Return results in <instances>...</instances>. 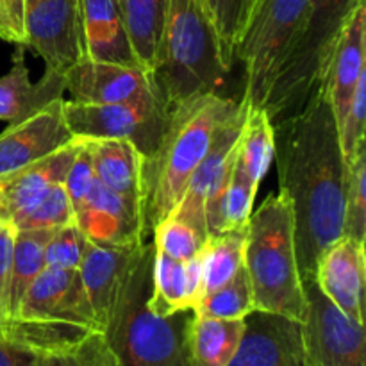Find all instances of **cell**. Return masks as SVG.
<instances>
[{
    "label": "cell",
    "instance_id": "cell-13",
    "mask_svg": "<svg viewBox=\"0 0 366 366\" xmlns=\"http://www.w3.org/2000/svg\"><path fill=\"white\" fill-rule=\"evenodd\" d=\"M234 357L227 366H313L304 343L302 322L250 311Z\"/></svg>",
    "mask_w": 366,
    "mask_h": 366
},
{
    "label": "cell",
    "instance_id": "cell-24",
    "mask_svg": "<svg viewBox=\"0 0 366 366\" xmlns=\"http://www.w3.org/2000/svg\"><path fill=\"white\" fill-rule=\"evenodd\" d=\"M92 157L97 181L127 199L142 204L143 156L127 139H81Z\"/></svg>",
    "mask_w": 366,
    "mask_h": 366
},
{
    "label": "cell",
    "instance_id": "cell-38",
    "mask_svg": "<svg viewBox=\"0 0 366 366\" xmlns=\"http://www.w3.org/2000/svg\"><path fill=\"white\" fill-rule=\"evenodd\" d=\"M95 184H97V175H95V170H93L92 157H89L84 143L79 139L77 152H75L74 161H71L70 168H68L66 175H64L63 179V186L64 189H66L68 197H70L71 207H74V214L75 211L84 204V200L88 199V195L92 193L93 186Z\"/></svg>",
    "mask_w": 366,
    "mask_h": 366
},
{
    "label": "cell",
    "instance_id": "cell-36",
    "mask_svg": "<svg viewBox=\"0 0 366 366\" xmlns=\"http://www.w3.org/2000/svg\"><path fill=\"white\" fill-rule=\"evenodd\" d=\"M365 114H366V71L360 77L349 107L338 125L340 145H342L343 161L350 163L357 150L365 145Z\"/></svg>",
    "mask_w": 366,
    "mask_h": 366
},
{
    "label": "cell",
    "instance_id": "cell-33",
    "mask_svg": "<svg viewBox=\"0 0 366 366\" xmlns=\"http://www.w3.org/2000/svg\"><path fill=\"white\" fill-rule=\"evenodd\" d=\"M342 236L360 243L366 242V145L357 150L350 163H347Z\"/></svg>",
    "mask_w": 366,
    "mask_h": 366
},
{
    "label": "cell",
    "instance_id": "cell-17",
    "mask_svg": "<svg viewBox=\"0 0 366 366\" xmlns=\"http://www.w3.org/2000/svg\"><path fill=\"white\" fill-rule=\"evenodd\" d=\"M315 282L349 318L365 325V243L342 236L318 257Z\"/></svg>",
    "mask_w": 366,
    "mask_h": 366
},
{
    "label": "cell",
    "instance_id": "cell-7",
    "mask_svg": "<svg viewBox=\"0 0 366 366\" xmlns=\"http://www.w3.org/2000/svg\"><path fill=\"white\" fill-rule=\"evenodd\" d=\"M307 0H257L236 46L250 107H263L306 18Z\"/></svg>",
    "mask_w": 366,
    "mask_h": 366
},
{
    "label": "cell",
    "instance_id": "cell-21",
    "mask_svg": "<svg viewBox=\"0 0 366 366\" xmlns=\"http://www.w3.org/2000/svg\"><path fill=\"white\" fill-rule=\"evenodd\" d=\"M77 147L79 139L75 138L70 145L63 147L57 152L14 174L0 177V222L11 224L21 211L45 195L52 186L63 182L77 152Z\"/></svg>",
    "mask_w": 366,
    "mask_h": 366
},
{
    "label": "cell",
    "instance_id": "cell-18",
    "mask_svg": "<svg viewBox=\"0 0 366 366\" xmlns=\"http://www.w3.org/2000/svg\"><path fill=\"white\" fill-rule=\"evenodd\" d=\"M75 225L93 243L129 245L145 242L142 204L111 192L99 181L75 211Z\"/></svg>",
    "mask_w": 366,
    "mask_h": 366
},
{
    "label": "cell",
    "instance_id": "cell-12",
    "mask_svg": "<svg viewBox=\"0 0 366 366\" xmlns=\"http://www.w3.org/2000/svg\"><path fill=\"white\" fill-rule=\"evenodd\" d=\"M64 81L68 100L79 104H118L163 97L154 75L145 68L102 63L88 56L64 74Z\"/></svg>",
    "mask_w": 366,
    "mask_h": 366
},
{
    "label": "cell",
    "instance_id": "cell-26",
    "mask_svg": "<svg viewBox=\"0 0 366 366\" xmlns=\"http://www.w3.org/2000/svg\"><path fill=\"white\" fill-rule=\"evenodd\" d=\"M245 331V320H224L195 315L189 325L188 354L192 366H227Z\"/></svg>",
    "mask_w": 366,
    "mask_h": 366
},
{
    "label": "cell",
    "instance_id": "cell-15",
    "mask_svg": "<svg viewBox=\"0 0 366 366\" xmlns=\"http://www.w3.org/2000/svg\"><path fill=\"white\" fill-rule=\"evenodd\" d=\"M64 99L11 124L0 134V177L14 174L74 142L63 113Z\"/></svg>",
    "mask_w": 366,
    "mask_h": 366
},
{
    "label": "cell",
    "instance_id": "cell-19",
    "mask_svg": "<svg viewBox=\"0 0 366 366\" xmlns=\"http://www.w3.org/2000/svg\"><path fill=\"white\" fill-rule=\"evenodd\" d=\"M366 71V0L352 11L340 36L322 84L340 125L360 77Z\"/></svg>",
    "mask_w": 366,
    "mask_h": 366
},
{
    "label": "cell",
    "instance_id": "cell-10",
    "mask_svg": "<svg viewBox=\"0 0 366 366\" xmlns=\"http://www.w3.org/2000/svg\"><path fill=\"white\" fill-rule=\"evenodd\" d=\"M24 45L31 46L46 68L59 74H66L84 59L88 54L77 0L25 4Z\"/></svg>",
    "mask_w": 366,
    "mask_h": 366
},
{
    "label": "cell",
    "instance_id": "cell-41",
    "mask_svg": "<svg viewBox=\"0 0 366 366\" xmlns=\"http://www.w3.org/2000/svg\"><path fill=\"white\" fill-rule=\"evenodd\" d=\"M4 13H6L7 25L13 34V43L24 45V16H25V0H2Z\"/></svg>",
    "mask_w": 366,
    "mask_h": 366
},
{
    "label": "cell",
    "instance_id": "cell-39",
    "mask_svg": "<svg viewBox=\"0 0 366 366\" xmlns=\"http://www.w3.org/2000/svg\"><path fill=\"white\" fill-rule=\"evenodd\" d=\"M45 354L0 329V366H39Z\"/></svg>",
    "mask_w": 366,
    "mask_h": 366
},
{
    "label": "cell",
    "instance_id": "cell-2",
    "mask_svg": "<svg viewBox=\"0 0 366 366\" xmlns=\"http://www.w3.org/2000/svg\"><path fill=\"white\" fill-rule=\"evenodd\" d=\"M236 106V100L213 92L170 107L161 139L142 163L143 238H152L154 229L170 217L214 132Z\"/></svg>",
    "mask_w": 366,
    "mask_h": 366
},
{
    "label": "cell",
    "instance_id": "cell-32",
    "mask_svg": "<svg viewBox=\"0 0 366 366\" xmlns=\"http://www.w3.org/2000/svg\"><path fill=\"white\" fill-rule=\"evenodd\" d=\"M75 214L70 197L63 182L52 186L45 195L21 211L11 225L18 231H54L63 225L74 224Z\"/></svg>",
    "mask_w": 366,
    "mask_h": 366
},
{
    "label": "cell",
    "instance_id": "cell-40",
    "mask_svg": "<svg viewBox=\"0 0 366 366\" xmlns=\"http://www.w3.org/2000/svg\"><path fill=\"white\" fill-rule=\"evenodd\" d=\"M13 239H14L13 225L2 224V227H0V318L6 317V295H7V285H9Z\"/></svg>",
    "mask_w": 366,
    "mask_h": 366
},
{
    "label": "cell",
    "instance_id": "cell-27",
    "mask_svg": "<svg viewBox=\"0 0 366 366\" xmlns=\"http://www.w3.org/2000/svg\"><path fill=\"white\" fill-rule=\"evenodd\" d=\"M52 231L14 229L9 285L6 295V317H16L29 286L45 270V245Z\"/></svg>",
    "mask_w": 366,
    "mask_h": 366
},
{
    "label": "cell",
    "instance_id": "cell-44",
    "mask_svg": "<svg viewBox=\"0 0 366 366\" xmlns=\"http://www.w3.org/2000/svg\"><path fill=\"white\" fill-rule=\"evenodd\" d=\"M0 227H2V222H0Z\"/></svg>",
    "mask_w": 366,
    "mask_h": 366
},
{
    "label": "cell",
    "instance_id": "cell-4",
    "mask_svg": "<svg viewBox=\"0 0 366 366\" xmlns=\"http://www.w3.org/2000/svg\"><path fill=\"white\" fill-rule=\"evenodd\" d=\"M243 267L254 310L302 322L306 293L299 272L292 206L282 192L270 193L247 224Z\"/></svg>",
    "mask_w": 366,
    "mask_h": 366
},
{
    "label": "cell",
    "instance_id": "cell-25",
    "mask_svg": "<svg viewBox=\"0 0 366 366\" xmlns=\"http://www.w3.org/2000/svg\"><path fill=\"white\" fill-rule=\"evenodd\" d=\"M125 31L139 64L156 74L163 46L168 0H118Z\"/></svg>",
    "mask_w": 366,
    "mask_h": 366
},
{
    "label": "cell",
    "instance_id": "cell-43",
    "mask_svg": "<svg viewBox=\"0 0 366 366\" xmlns=\"http://www.w3.org/2000/svg\"><path fill=\"white\" fill-rule=\"evenodd\" d=\"M29 2H34V0H25V4H29Z\"/></svg>",
    "mask_w": 366,
    "mask_h": 366
},
{
    "label": "cell",
    "instance_id": "cell-37",
    "mask_svg": "<svg viewBox=\"0 0 366 366\" xmlns=\"http://www.w3.org/2000/svg\"><path fill=\"white\" fill-rule=\"evenodd\" d=\"M86 245H88V238L82 234L75 222L54 229L45 245L46 267L77 270L84 256Z\"/></svg>",
    "mask_w": 366,
    "mask_h": 366
},
{
    "label": "cell",
    "instance_id": "cell-8",
    "mask_svg": "<svg viewBox=\"0 0 366 366\" xmlns=\"http://www.w3.org/2000/svg\"><path fill=\"white\" fill-rule=\"evenodd\" d=\"M63 113L74 138L127 139L145 157L161 139L170 109L163 97L118 104H79L64 99Z\"/></svg>",
    "mask_w": 366,
    "mask_h": 366
},
{
    "label": "cell",
    "instance_id": "cell-35",
    "mask_svg": "<svg viewBox=\"0 0 366 366\" xmlns=\"http://www.w3.org/2000/svg\"><path fill=\"white\" fill-rule=\"evenodd\" d=\"M39 366H118L117 357L100 331H92L81 342L43 356Z\"/></svg>",
    "mask_w": 366,
    "mask_h": 366
},
{
    "label": "cell",
    "instance_id": "cell-29",
    "mask_svg": "<svg viewBox=\"0 0 366 366\" xmlns=\"http://www.w3.org/2000/svg\"><path fill=\"white\" fill-rule=\"evenodd\" d=\"M275 156L274 122L263 107H249L238 142V163L261 184Z\"/></svg>",
    "mask_w": 366,
    "mask_h": 366
},
{
    "label": "cell",
    "instance_id": "cell-20",
    "mask_svg": "<svg viewBox=\"0 0 366 366\" xmlns=\"http://www.w3.org/2000/svg\"><path fill=\"white\" fill-rule=\"evenodd\" d=\"M64 74L50 68H45V74L36 84L31 81L25 63V45L18 43L13 56V66L0 77V120L9 124L25 120L56 100L64 99Z\"/></svg>",
    "mask_w": 366,
    "mask_h": 366
},
{
    "label": "cell",
    "instance_id": "cell-22",
    "mask_svg": "<svg viewBox=\"0 0 366 366\" xmlns=\"http://www.w3.org/2000/svg\"><path fill=\"white\" fill-rule=\"evenodd\" d=\"M77 2L84 29L86 54L89 59L124 66H142L129 41L118 0Z\"/></svg>",
    "mask_w": 366,
    "mask_h": 366
},
{
    "label": "cell",
    "instance_id": "cell-34",
    "mask_svg": "<svg viewBox=\"0 0 366 366\" xmlns=\"http://www.w3.org/2000/svg\"><path fill=\"white\" fill-rule=\"evenodd\" d=\"M157 252L175 261H189L202 252L207 238L179 218L168 217L154 229L152 238Z\"/></svg>",
    "mask_w": 366,
    "mask_h": 366
},
{
    "label": "cell",
    "instance_id": "cell-31",
    "mask_svg": "<svg viewBox=\"0 0 366 366\" xmlns=\"http://www.w3.org/2000/svg\"><path fill=\"white\" fill-rule=\"evenodd\" d=\"M254 311L252 288L245 267L238 274L214 292L202 297L195 307V315L207 318H224V320H239Z\"/></svg>",
    "mask_w": 366,
    "mask_h": 366
},
{
    "label": "cell",
    "instance_id": "cell-14",
    "mask_svg": "<svg viewBox=\"0 0 366 366\" xmlns=\"http://www.w3.org/2000/svg\"><path fill=\"white\" fill-rule=\"evenodd\" d=\"M249 107V102L242 99L238 106L232 109V113L222 122L220 127L214 132L213 142H211L206 156L202 157L199 167L193 172L192 179L186 186L184 195L170 214V217L179 218V220L192 225L195 231H199L207 239H209V234H207L206 225V211H204L207 193L236 157L239 136H242Z\"/></svg>",
    "mask_w": 366,
    "mask_h": 366
},
{
    "label": "cell",
    "instance_id": "cell-1",
    "mask_svg": "<svg viewBox=\"0 0 366 366\" xmlns=\"http://www.w3.org/2000/svg\"><path fill=\"white\" fill-rule=\"evenodd\" d=\"M279 192L292 206L300 279H315L318 257L343 234L347 164L324 84L274 125Z\"/></svg>",
    "mask_w": 366,
    "mask_h": 366
},
{
    "label": "cell",
    "instance_id": "cell-30",
    "mask_svg": "<svg viewBox=\"0 0 366 366\" xmlns=\"http://www.w3.org/2000/svg\"><path fill=\"white\" fill-rule=\"evenodd\" d=\"M257 0H200L220 41L225 64L232 66L236 46L250 20Z\"/></svg>",
    "mask_w": 366,
    "mask_h": 366
},
{
    "label": "cell",
    "instance_id": "cell-9",
    "mask_svg": "<svg viewBox=\"0 0 366 366\" xmlns=\"http://www.w3.org/2000/svg\"><path fill=\"white\" fill-rule=\"evenodd\" d=\"M304 343L313 366H366L365 325L343 315L317 286L304 281Z\"/></svg>",
    "mask_w": 366,
    "mask_h": 366
},
{
    "label": "cell",
    "instance_id": "cell-11",
    "mask_svg": "<svg viewBox=\"0 0 366 366\" xmlns=\"http://www.w3.org/2000/svg\"><path fill=\"white\" fill-rule=\"evenodd\" d=\"M16 317L100 331L79 270L45 267L29 286Z\"/></svg>",
    "mask_w": 366,
    "mask_h": 366
},
{
    "label": "cell",
    "instance_id": "cell-6",
    "mask_svg": "<svg viewBox=\"0 0 366 366\" xmlns=\"http://www.w3.org/2000/svg\"><path fill=\"white\" fill-rule=\"evenodd\" d=\"M365 0H307L306 18L263 109L272 122L295 113L324 79L352 11Z\"/></svg>",
    "mask_w": 366,
    "mask_h": 366
},
{
    "label": "cell",
    "instance_id": "cell-23",
    "mask_svg": "<svg viewBox=\"0 0 366 366\" xmlns=\"http://www.w3.org/2000/svg\"><path fill=\"white\" fill-rule=\"evenodd\" d=\"M202 264L200 254L189 261H175L164 254L154 256L152 292L149 307L159 317L195 310L202 300Z\"/></svg>",
    "mask_w": 366,
    "mask_h": 366
},
{
    "label": "cell",
    "instance_id": "cell-42",
    "mask_svg": "<svg viewBox=\"0 0 366 366\" xmlns=\"http://www.w3.org/2000/svg\"><path fill=\"white\" fill-rule=\"evenodd\" d=\"M0 38L13 43V34H11L9 31V25H7V18H6V13H4L2 0H0Z\"/></svg>",
    "mask_w": 366,
    "mask_h": 366
},
{
    "label": "cell",
    "instance_id": "cell-5",
    "mask_svg": "<svg viewBox=\"0 0 366 366\" xmlns=\"http://www.w3.org/2000/svg\"><path fill=\"white\" fill-rule=\"evenodd\" d=\"M229 71L200 0H168L161 59L154 74L168 109L189 97L218 92Z\"/></svg>",
    "mask_w": 366,
    "mask_h": 366
},
{
    "label": "cell",
    "instance_id": "cell-16",
    "mask_svg": "<svg viewBox=\"0 0 366 366\" xmlns=\"http://www.w3.org/2000/svg\"><path fill=\"white\" fill-rule=\"evenodd\" d=\"M143 243L145 242L129 243V245H106L88 239L77 270L81 274L100 332L106 329L120 300Z\"/></svg>",
    "mask_w": 366,
    "mask_h": 366
},
{
    "label": "cell",
    "instance_id": "cell-3",
    "mask_svg": "<svg viewBox=\"0 0 366 366\" xmlns=\"http://www.w3.org/2000/svg\"><path fill=\"white\" fill-rule=\"evenodd\" d=\"M154 242L143 243L120 300L107 322L106 336L118 366H192L188 335L195 310L159 317L149 307L152 292Z\"/></svg>",
    "mask_w": 366,
    "mask_h": 366
},
{
    "label": "cell",
    "instance_id": "cell-28",
    "mask_svg": "<svg viewBox=\"0 0 366 366\" xmlns=\"http://www.w3.org/2000/svg\"><path fill=\"white\" fill-rule=\"evenodd\" d=\"M247 227L209 236L200 252L204 295L227 285L243 268Z\"/></svg>",
    "mask_w": 366,
    "mask_h": 366
}]
</instances>
